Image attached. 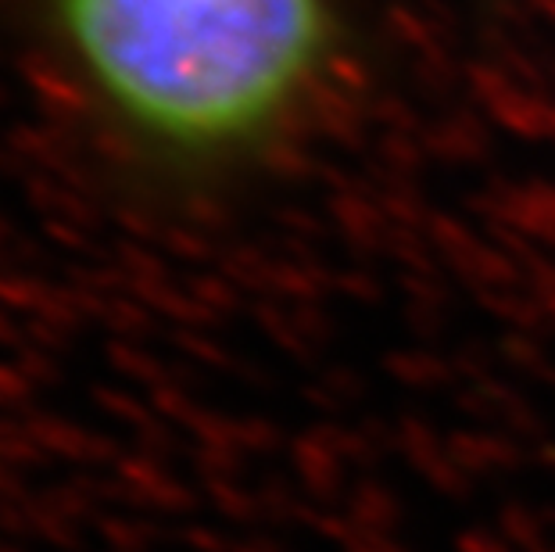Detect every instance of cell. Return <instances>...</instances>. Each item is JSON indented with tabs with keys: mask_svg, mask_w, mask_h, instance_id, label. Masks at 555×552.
Wrapping results in <instances>:
<instances>
[{
	"mask_svg": "<svg viewBox=\"0 0 555 552\" xmlns=\"http://www.w3.org/2000/svg\"><path fill=\"white\" fill-rule=\"evenodd\" d=\"M82 65L144 133L186 155L247 151L326 76V0H62Z\"/></svg>",
	"mask_w": 555,
	"mask_h": 552,
	"instance_id": "6da1fadb",
	"label": "cell"
}]
</instances>
